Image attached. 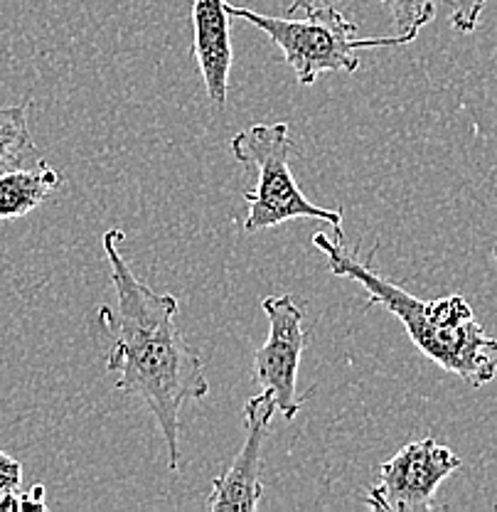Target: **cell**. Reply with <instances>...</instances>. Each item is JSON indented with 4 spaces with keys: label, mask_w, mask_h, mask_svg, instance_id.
Segmentation results:
<instances>
[{
    "label": "cell",
    "mask_w": 497,
    "mask_h": 512,
    "mask_svg": "<svg viewBox=\"0 0 497 512\" xmlns=\"http://www.w3.org/2000/svg\"><path fill=\"white\" fill-rule=\"evenodd\" d=\"M121 229L104 232V252L111 264V284L119 306H101V320L114 335L106 372L114 375V389L141 399L156 416L168 444L170 471H180V409L187 399L210 392L205 362L187 345L175 325L178 298L156 293L143 284L121 256Z\"/></svg>",
    "instance_id": "cell-1"
},
{
    "label": "cell",
    "mask_w": 497,
    "mask_h": 512,
    "mask_svg": "<svg viewBox=\"0 0 497 512\" xmlns=\"http://www.w3.org/2000/svg\"><path fill=\"white\" fill-rule=\"evenodd\" d=\"M313 244L328 256V269L335 276L350 279L367 291V308L384 306L392 316L402 320L411 343L434 360L441 370L458 375L470 387H483L497 375V340L485 333L473 318V308L463 296L421 301L409 291L372 269V259H362L360 247L347 249L342 237L330 239L315 232Z\"/></svg>",
    "instance_id": "cell-2"
},
{
    "label": "cell",
    "mask_w": 497,
    "mask_h": 512,
    "mask_svg": "<svg viewBox=\"0 0 497 512\" xmlns=\"http://www.w3.org/2000/svg\"><path fill=\"white\" fill-rule=\"evenodd\" d=\"M338 0H328L320 8L308 13V20H286L269 18L256 10L229 5L232 18L247 20V23L269 35L281 47L283 60L291 64L301 87H311L315 79L325 72L355 74L360 69V50L370 47H397L414 42L411 37H365L357 40V25L350 23L345 15L335 8Z\"/></svg>",
    "instance_id": "cell-3"
},
{
    "label": "cell",
    "mask_w": 497,
    "mask_h": 512,
    "mask_svg": "<svg viewBox=\"0 0 497 512\" xmlns=\"http://www.w3.org/2000/svg\"><path fill=\"white\" fill-rule=\"evenodd\" d=\"M232 153L239 163L256 168L259 173L256 188L244 192L249 205L244 229L249 234L308 217V220L328 222L335 229V237H345L342 210H325V207L313 205L293 180L291 160L293 156H301V148L293 143L286 124H256L244 128L232 138Z\"/></svg>",
    "instance_id": "cell-4"
},
{
    "label": "cell",
    "mask_w": 497,
    "mask_h": 512,
    "mask_svg": "<svg viewBox=\"0 0 497 512\" xmlns=\"http://www.w3.org/2000/svg\"><path fill=\"white\" fill-rule=\"evenodd\" d=\"M461 458L436 439L406 444L379 466V483L367 493V508L379 512H431L438 485L461 468Z\"/></svg>",
    "instance_id": "cell-5"
},
{
    "label": "cell",
    "mask_w": 497,
    "mask_h": 512,
    "mask_svg": "<svg viewBox=\"0 0 497 512\" xmlns=\"http://www.w3.org/2000/svg\"><path fill=\"white\" fill-rule=\"evenodd\" d=\"M269 318V338L254 352V380L274 397L283 419L293 421L308 402V394H298V365L308 348V333L303 328V311L288 293L261 301Z\"/></svg>",
    "instance_id": "cell-6"
},
{
    "label": "cell",
    "mask_w": 497,
    "mask_h": 512,
    "mask_svg": "<svg viewBox=\"0 0 497 512\" xmlns=\"http://www.w3.org/2000/svg\"><path fill=\"white\" fill-rule=\"evenodd\" d=\"M276 402L269 392L251 397L244 404V424H247V439L239 448L232 466L224 476L212 480V495L207 500V510H256L264 495L261 483V448L269 434L271 419H274Z\"/></svg>",
    "instance_id": "cell-7"
},
{
    "label": "cell",
    "mask_w": 497,
    "mask_h": 512,
    "mask_svg": "<svg viewBox=\"0 0 497 512\" xmlns=\"http://www.w3.org/2000/svg\"><path fill=\"white\" fill-rule=\"evenodd\" d=\"M192 28V60L200 67L210 101L224 109L232 72V15L227 0H192Z\"/></svg>",
    "instance_id": "cell-8"
},
{
    "label": "cell",
    "mask_w": 497,
    "mask_h": 512,
    "mask_svg": "<svg viewBox=\"0 0 497 512\" xmlns=\"http://www.w3.org/2000/svg\"><path fill=\"white\" fill-rule=\"evenodd\" d=\"M60 185V173L45 158L35 165L0 173V222L18 220L40 207Z\"/></svg>",
    "instance_id": "cell-9"
},
{
    "label": "cell",
    "mask_w": 497,
    "mask_h": 512,
    "mask_svg": "<svg viewBox=\"0 0 497 512\" xmlns=\"http://www.w3.org/2000/svg\"><path fill=\"white\" fill-rule=\"evenodd\" d=\"M28 109L30 101L18 106H0V173L42 160L28 128Z\"/></svg>",
    "instance_id": "cell-10"
},
{
    "label": "cell",
    "mask_w": 497,
    "mask_h": 512,
    "mask_svg": "<svg viewBox=\"0 0 497 512\" xmlns=\"http://www.w3.org/2000/svg\"><path fill=\"white\" fill-rule=\"evenodd\" d=\"M384 8L392 13V23L399 35L416 40L424 25L434 23L438 0H382Z\"/></svg>",
    "instance_id": "cell-11"
},
{
    "label": "cell",
    "mask_w": 497,
    "mask_h": 512,
    "mask_svg": "<svg viewBox=\"0 0 497 512\" xmlns=\"http://www.w3.org/2000/svg\"><path fill=\"white\" fill-rule=\"evenodd\" d=\"M488 5V0H453V13H451V25L456 32H473L480 23V13Z\"/></svg>",
    "instance_id": "cell-12"
},
{
    "label": "cell",
    "mask_w": 497,
    "mask_h": 512,
    "mask_svg": "<svg viewBox=\"0 0 497 512\" xmlns=\"http://www.w3.org/2000/svg\"><path fill=\"white\" fill-rule=\"evenodd\" d=\"M20 483H23V466H20V461L0 451V498L8 493H20Z\"/></svg>",
    "instance_id": "cell-13"
},
{
    "label": "cell",
    "mask_w": 497,
    "mask_h": 512,
    "mask_svg": "<svg viewBox=\"0 0 497 512\" xmlns=\"http://www.w3.org/2000/svg\"><path fill=\"white\" fill-rule=\"evenodd\" d=\"M45 488L35 485L30 493L20 495V510H45Z\"/></svg>",
    "instance_id": "cell-14"
},
{
    "label": "cell",
    "mask_w": 497,
    "mask_h": 512,
    "mask_svg": "<svg viewBox=\"0 0 497 512\" xmlns=\"http://www.w3.org/2000/svg\"><path fill=\"white\" fill-rule=\"evenodd\" d=\"M323 3H328V0H291V5H288V15L298 13V10H306V13H311V10L320 8Z\"/></svg>",
    "instance_id": "cell-15"
},
{
    "label": "cell",
    "mask_w": 497,
    "mask_h": 512,
    "mask_svg": "<svg viewBox=\"0 0 497 512\" xmlns=\"http://www.w3.org/2000/svg\"><path fill=\"white\" fill-rule=\"evenodd\" d=\"M20 510V493H8L0 498V512Z\"/></svg>",
    "instance_id": "cell-16"
},
{
    "label": "cell",
    "mask_w": 497,
    "mask_h": 512,
    "mask_svg": "<svg viewBox=\"0 0 497 512\" xmlns=\"http://www.w3.org/2000/svg\"><path fill=\"white\" fill-rule=\"evenodd\" d=\"M493 259H495V264H497V244L493 247Z\"/></svg>",
    "instance_id": "cell-17"
},
{
    "label": "cell",
    "mask_w": 497,
    "mask_h": 512,
    "mask_svg": "<svg viewBox=\"0 0 497 512\" xmlns=\"http://www.w3.org/2000/svg\"><path fill=\"white\" fill-rule=\"evenodd\" d=\"M495 510H497V505H495Z\"/></svg>",
    "instance_id": "cell-18"
}]
</instances>
